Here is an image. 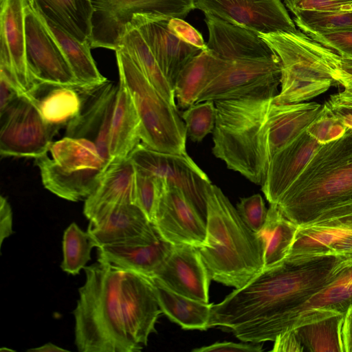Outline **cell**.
<instances>
[{
	"instance_id": "cell-45",
	"label": "cell",
	"mask_w": 352,
	"mask_h": 352,
	"mask_svg": "<svg viewBox=\"0 0 352 352\" xmlns=\"http://www.w3.org/2000/svg\"><path fill=\"white\" fill-rule=\"evenodd\" d=\"M168 24L173 34L184 42L201 50L207 47L201 33L183 19L169 17Z\"/></svg>"
},
{
	"instance_id": "cell-24",
	"label": "cell",
	"mask_w": 352,
	"mask_h": 352,
	"mask_svg": "<svg viewBox=\"0 0 352 352\" xmlns=\"http://www.w3.org/2000/svg\"><path fill=\"white\" fill-rule=\"evenodd\" d=\"M28 0L0 1V43L8 50L18 81L24 93L31 91L36 82L26 60L25 9Z\"/></svg>"
},
{
	"instance_id": "cell-7",
	"label": "cell",
	"mask_w": 352,
	"mask_h": 352,
	"mask_svg": "<svg viewBox=\"0 0 352 352\" xmlns=\"http://www.w3.org/2000/svg\"><path fill=\"white\" fill-rule=\"evenodd\" d=\"M48 153L35 160L48 190L71 201H85L109 167L96 144L85 138L65 136L52 142Z\"/></svg>"
},
{
	"instance_id": "cell-38",
	"label": "cell",
	"mask_w": 352,
	"mask_h": 352,
	"mask_svg": "<svg viewBox=\"0 0 352 352\" xmlns=\"http://www.w3.org/2000/svg\"><path fill=\"white\" fill-rule=\"evenodd\" d=\"M294 22L304 33L352 29V12L296 11Z\"/></svg>"
},
{
	"instance_id": "cell-8",
	"label": "cell",
	"mask_w": 352,
	"mask_h": 352,
	"mask_svg": "<svg viewBox=\"0 0 352 352\" xmlns=\"http://www.w3.org/2000/svg\"><path fill=\"white\" fill-rule=\"evenodd\" d=\"M297 30L260 34L279 58L280 91L275 104L309 100L326 92L336 82L323 60L299 38Z\"/></svg>"
},
{
	"instance_id": "cell-34",
	"label": "cell",
	"mask_w": 352,
	"mask_h": 352,
	"mask_svg": "<svg viewBox=\"0 0 352 352\" xmlns=\"http://www.w3.org/2000/svg\"><path fill=\"white\" fill-rule=\"evenodd\" d=\"M298 226L288 219L274 204L267 209L265 222L256 232L264 245V268L283 263L293 245Z\"/></svg>"
},
{
	"instance_id": "cell-1",
	"label": "cell",
	"mask_w": 352,
	"mask_h": 352,
	"mask_svg": "<svg viewBox=\"0 0 352 352\" xmlns=\"http://www.w3.org/2000/svg\"><path fill=\"white\" fill-rule=\"evenodd\" d=\"M352 263V252L323 255L263 269L211 309L208 327L241 341H274L290 330L296 311Z\"/></svg>"
},
{
	"instance_id": "cell-5",
	"label": "cell",
	"mask_w": 352,
	"mask_h": 352,
	"mask_svg": "<svg viewBox=\"0 0 352 352\" xmlns=\"http://www.w3.org/2000/svg\"><path fill=\"white\" fill-rule=\"evenodd\" d=\"M352 201V129L322 144L276 205L298 226Z\"/></svg>"
},
{
	"instance_id": "cell-40",
	"label": "cell",
	"mask_w": 352,
	"mask_h": 352,
	"mask_svg": "<svg viewBox=\"0 0 352 352\" xmlns=\"http://www.w3.org/2000/svg\"><path fill=\"white\" fill-rule=\"evenodd\" d=\"M165 186V181L161 178L136 170L135 204L144 212L152 223Z\"/></svg>"
},
{
	"instance_id": "cell-25",
	"label": "cell",
	"mask_w": 352,
	"mask_h": 352,
	"mask_svg": "<svg viewBox=\"0 0 352 352\" xmlns=\"http://www.w3.org/2000/svg\"><path fill=\"white\" fill-rule=\"evenodd\" d=\"M135 167L129 157L109 166L98 187L85 201L83 213L91 221L116 205L135 204Z\"/></svg>"
},
{
	"instance_id": "cell-12",
	"label": "cell",
	"mask_w": 352,
	"mask_h": 352,
	"mask_svg": "<svg viewBox=\"0 0 352 352\" xmlns=\"http://www.w3.org/2000/svg\"><path fill=\"white\" fill-rule=\"evenodd\" d=\"M352 252V201L331 208L298 226L285 261Z\"/></svg>"
},
{
	"instance_id": "cell-11",
	"label": "cell",
	"mask_w": 352,
	"mask_h": 352,
	"mask_svg": "<svg viewBox=\"0 0 352 352\" xmlns=\"http://www.w3.org/2000/svg\"><path fill=\"white\" fill-rule=\"evenodd\" d=\"M0 117L1 156L36 160L48 153L57 132L45 121L25 94L19 96Z\"/></svg>"
},
{
	"instance_id": "cell-18",
	"label": "cell",
	"mask_w": 352,
	"mask_h": 352,
	"mask_svg": "<svg viewBox=\"0 0 352 352\" xmlns=\"http://www.w3.org/2000/svg\"><path fill=\"white\" fill-rule=\"evenodd\" d=\"M168 18L153 14H136L129 23L140 32L173 89L184 65L203 50L175 35L168 27Z\"/></svg>"
},
{
	"instance_id": "cell-30",
	"label": "cell",
	"mask_w": 352,
	"mask_h": 352,
	"mask_svg": "<svg viewBox=\"0 0 352 352\" xmlns=\"http://www.w3.org/2000/svg\"><path fill=\"white\" fill-rule=\"evenodd\" d=\"M229 62L207 47L192 58L179 72L173 87L178 106L187 109L196 103L203 91Z\"/></svg>"
},
{
	"instance_id": "cell-10",
	"label": "cell",
	"mask_w": 352,
	"mask_h": 352,
	"mask_svg": "<svg viewBox=\"0 0 352 352\" xmlns=\"http://www.w3.org/2000/svg\"><path fill=\"white\" fill-rule=\"evenodd\" d=\"M129 157L136 170L160 177L182 190L206 222L207 190L212 182L187 153L161 152L142 143Z\"/></svg>"
},
{
	"instance_id": "cell-39",
	"label": "cell",
	"mask_w": 352,
	"mask_h": 352,
	"mask_svg": "<svg viewBox=\"0 0 352 352\" xmlns=\"http://www.w3.org/2000/svg\"><path fill=\"white\" fill-rule=\"evenodd\" d=\"M187 135L192 142H200L213 132L216 121L214 101L205 100L195 103L182 114Z\"/></svg>"
},
{
	"instance_id": "cell-41",
	"label": "cell",
	"mask_w": 352,
	"mask_h": 352,
	"mask_svg": "<svg viewBox=\"0 0 352 352\" xmlns=\"http://www.w3.org/2000/svg\"><path fill=\"white\" fill-rule=\"evenodd\" d=\"M347 127L324 104L318 116L306 129L307 132L321 144L339 138Z\"/></svg>"
},
{
	"instance_id": "cell-42",
	"label": "cell",
	"mask_w": 352,
	"mask_h": 352,
	"mask_svg": "<svg viewBox=\"0 0 352 352\" xmlns=\"http://www.w3.org/2000/svg\"><path fill=\"white\" fill-rule=\"evenodd\" d=\"M236 210L245 224L255 232H258L265 222L267 210L260 194L241 198L236 204Z\"/></svg>"
},
{
	"instance_id": "cell-50",
	"label": "cell",
	"mask_w": 352,
	"mask_h": 352,
	"mask_svg": "<svg viewBox=\"0 0 352 352\" xmlns=\"http://www.w3.org/2000/svg\"><path fill=\"white\" fill-rule=\"evenodd\" d=\"M343 352H352V305L345 314L342 326Z\"/></svg>"
},
{
	"instance_id": "cell-3",
	"label": "cell",
	"mask_w": 352,
	"mask_h": 352,
	"mask_svg": "<svg viewBox=\"0 0 352 352\" xmlns=\"http://www.w3.org/2000/svg\"><path fill=\"white\" fill-rule=\"evenodd\" d=\"M211 279L240 289L264 268V245L222 190H207L206 237L197 248Z\"/></svg>"
},
{
	"instance_id": "cell-51",
	"label": "cell",
	"mask_w": 352,
	"mask_h": 352,
	"mask_svg": "<svg viewBox=\"0 0 352 352\" xmlns=\"http://www.w3.org/2000/svg\"><path fill=\"white\" fill-rule=\"evenodd\" d=\"M324 104L342 120L347 128L352 129V107L336 104L328 101Z\"/></svg>"
},
{
	"instance_id": "cell-52",
	"label": "cell",
	"mask_w": 352,
	"mask_h": 352,
	"mask_svg": "<svg viewBox=\"0 0 352 352\" xmlns=\"http://www.w3.org/2000/svg\"><path fill=\"white\" fill-rule=\"evenodd\" d=\"M328 102L336 104L352 107V96L339 92L331 96Z\"/></svg>"
},
{
	"instance_id": "cell-47",
	"label": "cell",
	"mask_w": 352,
	"mask_h": 352,
	"mask_svg": "<svg viewBox=\"0 0 352 352\" xmlns=\"http://www.w3.org/2000/svg\"><path fill=\"white\" fill-rule=\"evenodd\" d=\"M273 352H303L304 347L294 329L280 333L274 340Z\"/></svg>"
},
{
	"instance_id": "cell-17",
	"label": "cell",
	"mask_w": 352,
	"mask_h": 352,
	"mask_svg": "<svg viewBox=\"0 0 352 352\" xmlns=\"http://www.w3.org/2000/svg\"><path fill=\"white\" fill-rule=\"evenodd\" d=\"M153 224L161 236L173 245H204L206 222L179 188L166 183Z\"/></svg>"
},
{
	"instance_id": "cell-4",
	"label": "cell",
	"mask_w": 352,
	"mask_h": 352,
	"mask_svg": "<svg viewBox=\"0 0 352 352\" xmlns=\"http://www.w3.org/2000/svg\"><path fill=\"white\" fill-rule=\"evenodd\" d=\"M273 99L250 96L214 101L213 155L229 169L261 186L270 162L267 115Z\"/></svg>"
},
{
	"instance_id": "cell-21",
	"label": "cell",
	"mask_w": 352,
	"mask_h": 352,
	"mask_svg": "<svg viewBox=\"0 0 352 352\" xmlns=\"http://www.w3.org/2000/svg\"><path fill=\"white\" fill-rule=\"evenodd\" d=\"M209 38L208 49L227 61L263 60L277 55L258 34L204 14Z\"/></svg>"
},
{
	"instance_id": "cell-23",
	"label": "cell",
	"mask_w": 352,
	"mask_h": 352,
	"mask_svg": "<svg viewBox=\"0 0 352 352\" xmlns=\"http://www.w3.org/2000/svg\"><path fill=\"white\" fill-rule=\"evenodd\" d=\"M153 224L135 204L116 205L89 221L87 232L96 248L123 243L148 233Z\"/></svg>"
},
{
	"instance_id": "cell-6",
	"label": "cell",
	"mask_w": 352,
	"mask_h": 352,
	"mask_svg": "<svg viewBox=\"0 0 352 352\" xmlns=\"http://www.w3.org/2000/svg\"><path fill=\"white\" fill-rule=\"evenodd\" d=\"M119 78L129 91L140 122L144 144L155 151L186 153V129L177 107L170 104L148 81L129 54L115 50Z\"/></svg>"
},
{
	"instance_id": "cell-32",
	"label": "cell",
	"mask_w": 352,
	"mask_h": 352,
	"mask_svg": "<svg viewBox=\"0 0 352 352\" xmlns=\"http://www.w3.org/2000/svg\"><path fill=\"white\" fill-rule=\"evenodd\" d=\"M30 6L81 41L92 40L91 0H28Z\"/></svg>"
},
{
	"instance_id": "cell-15",
	"label": "cell",
	"mask_w": 352,
	"mask_h": 352,
	"mask_svg": "<svg viewBox=\"0 0 352 352\" xmlns=\"http://www.w3.org/2000/svg\"><path fill=\"white\" fill-rule=\"evenodd\" d=\"M118 85L103 82L80 85L82 105L78 116L65 128V136L93 142L102 159L111 165L109 133Z\"/></svg>"
},
{
	"instance_id": "cell-54",
	"label": "cell",
	"mask_w": 352,
	"mask_h": 352,
	"mask_svg": "<svg viewBox=\"0 0 352 352\" xmlns=\"http://www.w3.org/2000/svg\"><path fill=\"white\" fill-rule=\"evenodd\" d=\"M1 351H15L14 350H12V349H8V348H1L0 349Z\"/></svg>"
},
{
	"instance_id": "cell-49",
	"label": "cell",
	"mask_w": 352,
	"mask_h": 352,
	"mask_svg": "<svg viewBox=\"0 0 352 352\" xmlns=\"http://www.w3.org/2000/svg\"><path fill=\"white\" fill-rule=\"evenodd\" d=\"M12 234V212L8 199L0 197V245Z\"/></svg>"
},
{
	"instance_id": "cell-36",
	"label": "cell",
	"mask_w": 352,
	"mask_h": 352,
	"mask_svg": "<svg viewBox=\"0 0 352 352\" xmlns=\"http://www.w3.org/2000/svg\"><path fill=\"white\" fill-rule=\"evenodd\" d=\"M93 248L96 247L89 232L72 223L63 234L62 270L72 275L78 274L91 260Z\"/></svg>"
},
{
	"instance_id": "cell-9",
	"label": "cell",
	"mask_w": 352,
	"mask_h": 352,
	"mask_svg": "<svg viewBox=\"0 0 352 352\" xmlns=\"http://www.w3.org/2000/svg\"><path fill=\"white\" fill-rule=\"evenodd\" d=\"M91 47L116 50L126 24L136 14H153L171 18H185L196 8L195 0H91Z\"/></svg>"
},
{
	"instance_id": "cell-37",
	"label": "cell",
	"mask_w": 352,
	"mask_h": 352,
	"mask_svg": "<svg viewBox=\"0 0 352 352\" xmlns=\"http://www.w3.org/2000/svg\"><path fill=\"white\" fill-rule=\"evenodd\" d=\"M297 34L302 43L327 65L335 82L344 87L342 93L352 96V58L340 55L312 40L300 30H297Z\"/></svg>"
},
{
	"instance_id": "cell-20",
	"label": "cell",
	"mask_w": 352,
	"mask_h": 352,
	"mask_svg": "<svg viewBox=\"0 0 352 352\" xmlns=\"http://www.w3.org/2000/svg\"><path fill=\"white\" fill-rule=\"evenodd\" d=\"M153 278L159 279L166 287L179 294L209 302L211 278L195 246L173 245L165 263Z\"/></svg>"
},
{
	"instance_id": "cell-35",
	"label": "cell",
	"mask_w": 352,
	"mask_h": 352,
	"mask_svg": "<svg viewBox=\"0 0 352 352\" xmlns=\"http://www.w3.org/2000/svg\"><path fill=\"white\" fill-rule=\"evenodd\" d=\"M118 47L129 54L152 85L170 104L176 106L173 89L140 32L131 23L125 25L119 36L117 43Z\"/></svg>"
},
{
	"instance_id": "cell-27",
	"label": "cell",
	"mask_w": 352,
	"mask_h": 352,
	"mask_svg": "<svg viewBox=\"0 0 352 352\" xmlns=\"http://www.w3.org/2000/svg\"><path fill=\"white\" fill-rule=\"evenodd\" d=\"M80 85L38 82L34 89L25 94L45 121L58 132L74 120L80 111Z\"/></svg>"
},
{
	"instance_id": "cell-53",
	"label": "cell",
	"mask_w": 352,
	"mask_h": 352,
	"mask_svg": "<svg viewBox=\"0 0 352 352\" xmlns=\"http://www.w3.org/2000/svg\"><path fill=\"white\" fill-rule=\"evenodd\" d=\"M28 351L32 352H65L69 351L52 342H47L41 346L28 349Z\"/></svg>"
},
{
	"instance_id": "cell-31",
	"label": "cell",
	"mask_w": 352,
	"mask_h": 352,
	"mask_svg": "<svg viewBox=\"0 0 352 352\" xmlns=\"http://www.w3.org/2000/svg\"><path fill=\"white\" fill-rule=\"evenodd\" d=\"M34 11L59 47L80 85H96L107 80L98 69L89 43L80 41L38 11Z\"/></svg>"
},
{
	"instance_id": "cell-43",
	"label": "cell",
	"mask_w": 352,
	"mask_h": 352,
	"mask_svg": "<svg viewBox=\"0 0 352 352\" xmlns=\"http://www.w3.org/2000/svg\"><path fill=\"white\" fill-rule=\"evenodd\" d=\"M306 34L340 55L352 58V29L309 32Z\"/></svg>"
},
{
	"instance_id": "cell-14",
	"label": "cell",
	"mask_w": 352,
	"mask_h": 352,
	"mask_svg": "<svg viewBox=\"0 0 352 352\" xmlns=\"http://www.w3.org/2000/svg\"><path fill=\"white\" fill-rule=\"evenodd\" d=\"M195 6L258 34L297 30L280 0H195Z\"/></svg>"
},
{
	"instance_id": "cell-46",
	"label": "cell",
	"mask_w": 352,
	"mask_h": 352,
	"mask_svg": "<svg viewBox=\"0 0 352 352\" xmlns=\"http://www.w3.org/2000/svg\"><path fill=\"white\" fill-rule=\"evenodd\" d=\"M261 343H236L233 342H217L211 345L196 348L192 352H261Z\"/></svg>"
},
{
	"instance_id": "cell-33",
	"label": "cell",
	"mask_w": 352,
	"mask_h": 352,
	"mask_svg": "<svg viewBox=\"0 0 352 352\" xmlns=\"http://www.w3.org/2000/svg\"><path fill=\"white\" fill-rule=\"evenodd\" d=\"M153 286L162 313L185 329L207 330L212 303L204 302L179 294L159 279L148 278Z\"/></svg>"
},
{
	"instance_id": "cell-29",
	"label": "cell",
	"mask_w": 352,
	"mask_h": 352,
	"mask_svg": "<svg viewBox=\"0 0 352 352\" xmlns=\"http://www.w3.org/2000/svg\"><path fill=\"white\" fill-rule=\"evenodd\" d=\"M119 80L109 133L111 165L127 159L141 140L135 107L124 82Z\"/></svg>"
},
{
	"instance_id": "cell-13",
	"label": "cell",
	"mask_w": 352,
	"mask_h": 352,
	"mask_svg": "<svg viewBox=\"0 0 352 352\" xmlns=\"http://www.w3.org/2000/svg\"><path fill=\"white\" fill-rule=\"evenodd\" d=\"M280 80L278 57L230 61L226 68L203 91L197 102L250 96L274 98L278 94Z\"/></svg>"
},
{
	"instance_id": "cell-19",
	"label": "cell",
	"mask_w": 352,
	"mask_h": 352,
	"mask_svg": "<svg viewBox=\"0 0 352 352\" xmlns=\"http://www.w3.org/2000/svg\"><path fill=\"white\" fill-rule=\"evenodd\" d=\"M173 248V245L163 239L153 225L142 236L126 243L98 248V260L153 278L165 263Z\"/></svg>"
},
{
	"instance_id": "cell-26",
	"label": "cell",
	"mask_w": 352,
	"mask_h": 352,
	"mask_svg": "<svg viewBox=\"0 0 352 352\" xmlns=\"http://www.w3.org/2000/svg\"><path fill=\"white\" fill-rule=\"evenodd\" d=\"M322 105L316 102L272 103L267 115V142L270 160L302 132L318 116Z\"/></svg>"
},
{
	"instance_id": "cell-2",
	"label": "cell",
	"mask_w": 352,
	"mask_h": 352,
	"mask_svg": "<svg viewBox=\"0 0 352 352\" xmlns=\"http://www.w3.org/2000/svg\"><path fill=\"white\" fill-rule=\"evenodd\" d=\"M83 270L73 311L78 351H141L162 313L151 280L102 260Z\"/></svg>"
},
{
	"instance_id": "cell-48",
	"label": "cell",
	"mask_w": 352,
	"mask_h": 352,
	"mask_svg": "<svg viewBox=\"0 0 352 352\" xmlns=\"http://www.w3.org/2000/svg\"><path fill=\"white\" fill-rule=\"evenodd\" d=\"M25 94L23 90L0 74V114L3 113L19 96Z\"/></svg>"
},
{
	"instance_id": "cell-22",
	"label": "cell",
	"mask_w": 352,
	"mask_h": 352,
	"mask_svg": "<svg viewBox=\"0 0 352 352\" xmlns=\"http://www.w3.org/2000/svg\"><path fill=\"white\" fill-rule=\"evenodd\" d=\"M322 145L305 130L272 157L262 185L270 204L278 202Z\"/></svg>"
},
{
	"instance_id": "cell-28",
	"label": "cell",
	"mask_w": 352,
	"mask_h": 352,
	"mask_svg": "<svg viewBox=\"0 0 352 352\" xmlns=\"http://www.w3.org/2000/svg\"><path fill=\"white\" fill-rule=\"evenodd\" d=\"M344 314L327 309H311L302 314L292 329L305 351L343 352L342 326Z\"/></svg>"
},
{
	"instance_id": "cell-16",
	"label": "cell",
	"mask_w": 352,
	"mask_h": 352,
	"mask_svg": "<svg viewBox=\"0 0 352 352\" xmlns=\"http://www.w3.org/2000/svg\"><path fill=\"white\" fill-rule=\"evenodd\" d=\"M25 23L26 60L33 78L36 82L80 84L29 1L25 9Z\"/></svg>"
},
{
	"instance_id": "cell-44",
	"label": "cell",
	"mask_w": 352,
	"mask_h": 352,
	"mask_svg": "<svg viewBox=\"0 0 352 352\" xmlns=\"http://www.w3.org/2000/svg\"><path fill=\"white\" fill-rule=\"evenodd\" d=\"M284 3L292 13L296 11L352 12V0H284Z\"/></svg>"
}]
</instances>
